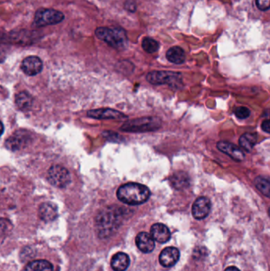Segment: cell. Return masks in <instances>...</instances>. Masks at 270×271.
I'll use <instances>...</instances> for the list:
<instances>
[{
  "mask_svg": "<svg viewBox=\"0 0 270 271\" xmlns=\"http://www.w3.org/2000/svg\"><path fill=\"white\" fill-rule=\"evenodd\" d=\"M121 211L118 208L108 207L101 210L95 220L96 230L101 238H108L119 227Z\"/></svg>",
  "mask_w": 270,
  "mask_h": 271,
  "instance_id": "cell-1",
  "label": "cell"
},
{
  "mask_svg": "<svg viewBox=\"0 0 270 271\" xmlns=\"http://www.w3.org/2000/svg\"><path fill=\"white\" fill-rule=\"evenodd\" d=\"M118 199L125 204L138 206L144 204L151 196L149 189L144 185L128 183L120 186L117 192Z\"/></svg>",
  "mask_w": 270,
  "mask_h": 271,
  "instance_id": "cell-2",
  "label": "cell"
},
{
  "mask_svg": "<svg viewBox=\"0 0 270 271\" xmlns=\"http://www.w3.org/2000/svg\"><path fill=\"white\" fill-rule=\"evenodd\" d=\"M95 34L100 40L117 50H123L128 44L126 33L120 28L99 27L95 30Z\"/></svg>",
  "mask_w": 270,
  "mask_h": 271,
  "instance_id": "cell-3",
  "label": "cell"
},
{
  "mask_svg": "<svg viewBox=\"0 0 270 271\" xmlns=\"http://www.w3.org/2000/svg\"><path fill=\"white\" fill-rule=\"evenodd\" d=\"M161 127V120L158 117H147L133 119L121 126L122 131L128 133H145L155 131Z\"/></svg>",
  "mask_w": 270,
  "mask_h": 271,
  "instance_id": "cell-4",
  "label": "cell"
},
{
  "mask_svg": "<svg viewBox=\"0 0 270 271\" xmlns=\"http://www.w3.org/2000/svg\"><path fill=\"white\" fill-rule=\"evenodd\" d=\"M147 80L154 85L167 84L172 88L177 89L182 85V77L181 73L174 71H155L148 73Z\"/></svg>",
  "mask_w": 270,
  "mask_h": 271,
  "instance_id": "cell-5",
  "label": "cell"
},
{
  "mask_svg": "<svg viewBox=\"0 0 270 271\" xmlns=\"http://www.w3.org/2000/svg\"><path fill=\"white\" fill-rule=\"evenodd\" d=\"M64 19V14L61 11L42 8L38 10L36 13L34 22L38 27H45V26L57 25Z\"/></svg>",
  "mask_w": 270,
  "mask_h": 271,
  "instance_id": "cell-6",
  "label": "cell"
},
{
  "mask_svg": "<svg viewBox=\"0 0 270 271\" xmlns=\"http://www.w3.org/2000/svg\"><path fill=\"white\" fill-rule=\"evenodd\" d=\"M49 183L56 187H66L71 182V176L66 168L60 165H53L48 171Z\"/></svg>",
  "mask_w": 270,
  "mask_h": 271,
  "instance_id": "cell-7",
  "label": "cell"
},
{
  "mask_svg": "<svg viewBox=\"0 0 270 271\" xmlns=\"http://www.w3.org/2000/svg\"><path fill=\"white\" fill-rule=\"evenodd\" d=\"M31 141V135L25 130H18L6 141V146L12 151L19 150Z\"/></svg>",
  "mask_w": 270,
  "mask_h": 271,
  "instance_id": "cell-8",
  "label": "cell"
},
{
  "mask_svg": "<svg viewBox=\"0 0 270 271\" xmlns=\"http://www.w3.org/2000/svg\"><path fill=\"white\" fill-rule=\"evenodd\" d=\"M211 206V202L208 198H198L193 205V216L197 220H203L209 214Z\"/></svg>",
  "mask_w": 270,
  "mask_h": 271,
  "instance_id": "cell-9",
  "label": "cell"
},
{
  "mask_svg": "<svg viewBox=\"0 0 270 271\" xmlns=\"http://www.w3.org/2000/svg\"><path fill=\"white\" fill-rule=\"evenodd\" d=\"M180 259V252L178 248L168 247L164 248L159 255V263L164 267H172Z\"/></svg>",
  "mask_w": 270,
  "mask_h": 271,
  "instance_id": "cell-10",
  "label": "cell"
},
{
  "mask_svg": "<svg viewBox=\"0 0 270 271\" xmlns=\"http://www.w3.org/2000/svg\"><path fill=\"white\" fill-rule=\"evenodd\" d=\"M21 68L27 76H36L39 74L43 68L42 61L39 57L31 56L24 59Z\"/></svg>",
  "mask_w": 270,
  "mask_h": 271,
  "instance_id": "cell-11",
  "label": "cell"
},
{
  "mask_svg": "<svg viewBox=\"0 0 270 271\" xmlns=\"http://www.w3.org/2000/svg\"><path fill=\"white\" fill-rule=\"evenodd\" d=\"M217 147L219 150L222 152V153H225L226 155H228V156L235 160L237 162H241L244 160V153L242 151L237 147L235 144H231L229 142L221 141L219 142L217 144Z\"/></svg>",
  "mask_w": 270,
  "mask_h": 271,
  "instance_id": "cell-12",
  "label": "cell"
},
{
  "mask_svg": "<svg viewBox=\"0 0 270 271\" xmlns=\"http://www.w3.org/2000/svg\"><path fill=\"white\" fill-rule=\"evenodd\" d=\"M136 244L143 253H151L155 249V240L148 232H140L136 237Z\"/></svg>",
  "mask_w": 270,
  "mask_h": 271,
  "instance_id": "cell-13",
  "label": "cell"
},
{
  "mask_svg": "<svg viewBox=\"0 0 270 271\" xmlns=\"http://www.w3.org/2000/svg\"><path fill=\"white\" fill-rule=\"evenodd\" d=\"M151 237L158 243H165L171 239V231L164 224L157 223L151 228Z\"/></svg>",
  "mask_w": 270,
  "mask_h": 271,
  "instance_id": "cell-14",
  "label": "cell"
},
{
  "mask_svg": "<svg viewBox=\"0 0 270 271\" xmlns=\"http://www.w3.org/2000/svg\"><path fill=\"white\" fill-rule=\"evenodd\" d=\"M87 115L95 119H122L125 117V115L121 112L110 108L90 110Z\"/></svg>",
  "mask_w": 270,
  "mask_h": 271,
  "instance_id": "cell-15",
  "label": "cell"
},
{
  "mask_svg": "<svg viewBox=\"0 0 270 271\" xmlns=\"http://www.w3.org/2000/svg\"><path fill=\"white\" fill-rule=\"evenodd\" d=\"M38 214L41 220L45 222L52 221L58 216L57 206L52 202H44L40 206Z\"/></svg>",
  "mask_w": 270,
  "mask_h": 271,
  "instance_id": "cell-16",
  "label": "cell"
},
{
  "mask_svg": "<svg viewBox=\"0 0 270 271\" xmlns=\"http://www.w3.org/2000/svg\"><path fill=\"white\" fill-rule=\"evenodd\" d=\"M170 183L176 190H183L190 186V176L184 171H177L170 177Z\"/></svg>",
  "mask_w": 270,
  "mask_h": 271,
  "instance_id": "cell-17",
  "label": "cell"
},
{
  "mask_svg": "<svg viewBox=\"0 0 270 271\" xmlns=\"http://www.w3.org/2000/svg\"><path fill=\"white\" fill-rule=\"evenodd\" d=\"M130 264V258L124 252H118L111 259V267L114 271H125Z\"/></svg>",
  "mask_w": 270,
  "mask_h": 271,
  "instance_id": "cell-18",
  "label": "cell"
},
{
  "mask_svg": "<svg viewBox=\"0 0 270 271\" xmlns=\"http://www.w3.org/2000/svg\"><path fill=\"white\" fill-rule=\"evenodd\" d=\"M167 58L173 64H182L185 60V52L180 47H172L167 51Z\"/></svg>",
  "mask_w": 270,
  "mask_h": 271,
  "instance_id": "cell-19",
  "label": "cell"
},
{
  "mask_svg": "<svg viewBox=\"0 0 270 271\" xmlns=\"http://www.w3.org/2000/svg\"><path fill=\"white\" fill-rule=\"evenodd\" d=\"M23 271H53V267L48 261L35 260L29 262Z\"/></svg>",
  "mask_w": 270,
  "mask_h": 271,
  "instance_id": "cell-20",
  "label": "cell"
},
{
  "mask_svg": "<svg viewBox=\"0 0 270 271\" xmlns=\"http://www.w3.org/2000/svg\"><path fill=\"white\" fill-rule=\"evenodd\" d=\"M15 103L17 107L21 110H27L31 109L33 104V97L26 91H21L18 93L15 97Z\"/></svg>",
  "mask_w": 270,
  "mask_h": 271,
  "instance_id": "cell-21",
  "label": "cell"
},
{
  "mask_svg": "<svg viewBox=\"0 0 270 271\" xmlns=\"http://www.w3.org/2000/svg\"><path fill=\"white\" fill-rule=\"evenodd\" d=\"M257 139L258 137L256 133H244L239 139L240 146L247 152H251V149L256 144Z\"/></svg>",
  "mask_w": 270,
  "mask_h": 271,
  "instance_id": "cell-22",
  "label": "cell"
},
{
  "mask_svg": "<svg viewBox=\"0 0 270 271\" xmlns=\"http://www.w3.org/2000/svg\"><path fill=\"white\" fill-rule=\"evenodd\" d=\"M255 186L261 193H263L266 197L269 198L270 196V182L266 178L259 176L256 178L255 181Z\"/></svg>",
  "mask_w": 270,
  "mask_h": 271,
  "instance_id": "cell-23",
  "label": "cell"
},
{
  "mask_svg": "<svg viewBox=\"0 0 270 271\" xmlns=\"http://www.w3.org/2000/svg\"><path fill=\"white\" fill-rule=\"evenodd\" d=\"M142 47L144 51L147 52L148 54H154L155 52L158 51L159 44L155 40L150 38V37H146L143 40Z\"/></svg>",
  "mask_w": 270,
  "mask_h": 271,
  "instance_id": "cell-24",
  "label": "cell"
},
{
  "mask_svg": "<svg viewBox=\"0 0 270 271\" xmlns=\"http://www.w3.org/2000/svg\"><path fill=\"white\" fill-rule=\"evenodd\" d=\"M235 116L239 119H245L249 117L251 111L247 107H239L235 111Z\"/></svg>",
  "mask_w": 270,
  "mask_h": 271,
  "instance_id": "cell-25",
  "label": "cell"
},
{
  "mask_svg": "<svg viewBox=\"0 0 270 271\" xmlns=\"http://www.w3.org/2000/svg\"><path fill=\"white\" fill-rule=\"evenodd\" d=\"M9 222L5 219H0V236L5 234L9 229Z\"/></svg>",
  "mask_w": 270,
  "mask_h": 271,
  "instance_id": "cell-26",
  "label": "cell"
},
{
  "mask_svg": "<svg viewBox=\"0 0 270 271\" xmlns=\"http://www.w3.org/2000/svg\"><path fill=\"white\" fill-rule=\"evenodd\" d=\"M257 6L261 11H267L269 9V0H256Z\"/></svg>",
  "mask_w": 270,
  "mask_h": 271,
  "instance_id": "cell-27",
  "label": "cell"
},
{
  "mask_svg": "<svg viewBox=\"0 0 270 271\" xmlns=\"http://www.w3.org/2000/svg\"><path fill=\"white\" fill-rule=\"evenodd\" d=\"M261 129L265 133H269L270 126H269V120H264L262 124H261Z\"/></svg>",
  "mask_w": 270,
  "mask_h": 271,
  "instance_id": "cell-28",
  "label": "cell"
},
{
  "mask_svg": "<svg viewBox=\"0 0 270 271\" xmlns=\"http://www.w3.org/2000/svg\"><path fill=\"white\" fill-rule=\"evenodd\" d=\"M224 271H240L238 268L235 267V266H229V267L227 268Z\"/></svg>",
  "mask_w": 270,
  "mask_h": 271,
  "instance_id": "cell-29",
  "label": "cell"
},
{
  "mask_svg": "<svg viewBox=\"0 0 270 271\" xmlns=\"http://www.w3.org/2000/svg\"><path fill=\"white\" fill-rule=\"evenodd\" d=\"M4 125H3V123L0 121V136L3 134V133H4Z\"/></svg>",
  "mask_w": 270,
  "mask_h": 271,
  "instance_id": "cell-30",
  "label": "cell"
}]
</instances>
